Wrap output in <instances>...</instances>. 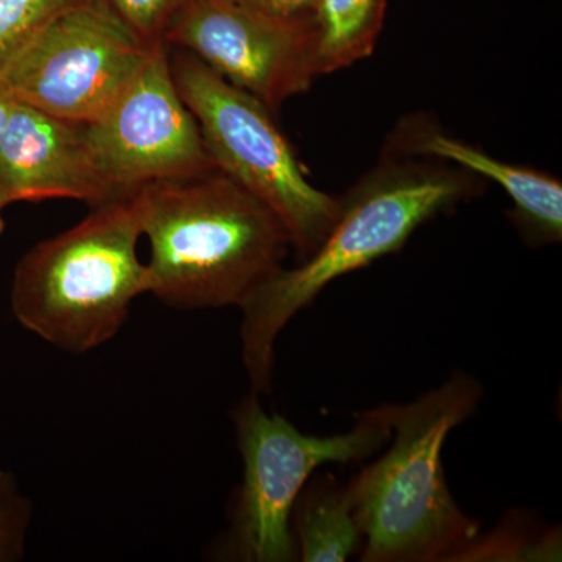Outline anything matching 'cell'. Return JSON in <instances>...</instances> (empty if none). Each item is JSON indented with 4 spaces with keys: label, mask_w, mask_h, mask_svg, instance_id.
Wrapping results in <instances>:
<instances>
[{
    "label": "cell",
    "mask_w": 562,
    "mask_h": 562,
    "mask_svg": "<svg viewBox=\"0 0 562 562\" xmlns=\"http://www.w3.org/2000/svg\"><path fill=\"white\" fill-rule=\"evenodd\" d=\"M146 43H166L173 16L187 0H103Z\"/></svg>",
    "instance_id": "e0dca14e"
},
{
    "label": "cell",
    "mask_w": 562,
    "mask_h": 562,
    "mask_svg": "<svg viewBox=\"0 0 562 562\" xmlns=\"http://www.w3.org/2000/svg\"><path fill=\"white\" fill-rule=\"evenodd\" d=\"M277 113L319 79L313 14L277 16L228 0H187L165 35Z\"/></svg>",
    "instance_id": "9c48e42d"
},
{
    "label": "cell",
    "mask_w": 562,
    "mask_h": 562,
    "mask_svg": "<svg viewBox=\"0 0 562 562\" xmlns=\"http://www.w3.org/2000/svg\"><path fill=\"white\" fill-rule=\"evenodd\" d=\"M266 10L277 16H303L313 14L317 0H262Z\"/></svg>",
    "instance_id": "ac0fdd59"
},
{
    "label": "cell",
    "mask_w": 562,
    "mask_h": 562,
    "mask_svg": "<svg viewBox=\"0 0 562 562\" xmlns=\"http://www.w3.org/2000/svg\"><path fill=\"white\" fill-rule=\"evenodd\" d=\"M479 177L450 162L391 150L347 192L330 232L305 260L281 268L244 302L243 361L255 394L271 390L276 342L328 284L401 250L432 217L479 194Z\"/></svg>",
    "instance_id": "6da1fadb"
},
{
    "label": "cell",
    "mask_w": 562,
    "mask_h": 562,
    "mask_svg": "<svg viewBox=\"0 0 562 562\" xmlns=\"http://www.w3.org/2000/svg\"><path fill=\"white\" fill-rule=\"evenodd\" d=\"M386 9L387 0H317L313 18L321 77L371 57Z\"/></svg>",
    "instance_id": "4fadbf2b"
},
{
    "label": "cell",
    "mask_w": 562,
    "mask_h": 562,
    "mask_svg": "<svg viewBox=\"0 0 562 562\" xmlns=\"http://www.w3.org/2000/svg\"><path fill=\"white\" fill-rule=\"evenodd\" d=\"M11 203H14V199L11 198L9 192L0 190V236H2L3 231H5V221H3V210H5L7 206L11 205Z\"/></svg>",
    "instance_id": "ffe728a7"
},
{
    "label": "cell",
    "mask_w": 562,
    "mask_h": 562,
    "mask_svg": "<svg viewBox=\"0 0 562 562\" xmlns=\"http://www.w3.org/2000/svg\"><path fill=\"white\" fill-rule=\"evenodd\" d=\"M157 46L103 0H85L44 27L2 69L0 81L14 101L90 124L127 90Z\"/></svg>",
    "instance_id": "52a82bcc"
},
{
    "label": "cell",
    "mask_w": 562,
    "mask_h": 562,
    "mask_svg": "<svg viewBox=\"0 0 562 562\" xmlns=\"http://www.w3.org/2000/svg\"><path fill=\"white\" fill-rule=\"evenodd\" d=\"M13 95L7 90L5 85L0 81V138H2L3 131H5L7 121H9L10 111L13 109Z\"/></svg>",
    "instance_id": "d6986e66"
},
{
    "label": "cell",
    "mask_w": 562,
    "mask_h": 562,
    "mask_svg": "<svg viewBox=\"0 0 562 562\" xmlns=\"http://www.w3.org/2000/svg\"><path fill=\"white\" fill-rule=\"evenodd\" d=\"M228 2L238 3V5L243 7H249V9L266 10L265 2H262V0H228Z\"/></svg>",
    "instance_id": "44dd1931"
},
{
    "label": "cell",
    "mask_w": 562,
    "mask_h": 562,
    "mask_svg": "<svg viewBox=\"0 0 562 562\" xmlns=\"http://www.w3.org/2000/svg\"><path fill=\"white\" fill-rule=\"evenodd\" d=\"M391 150L460 166L486 177L508 194L520 231L535 244L562 239V184L549 173L498 160L486 151L419 121L405 122L395 133Z\"/></svg>",
    "instance_id": "8fae6325"
},
{
    "label": "cell",
    "mask_w": 562,
    "mask_h": 562,
    "mask_svg": "<svg viewBox=\"0 0 562 562\" xmlns=\"http://www.w3.org/2000/svg\"><path fill=\"white\" fill-rule=\"evenodd\" d=\"M85 0H0V72L44 27Z\"/></svg>",
    "instance_id": "9a60e30c"
},
{
    "label": "cell",
    "mask_w": 562,
    "mask_h": 562,
    "mask_svg": "<svg viewBox=\"0 0 562 562\" xmlns=\"http://www.w3.org/2000/svg\"><path fill=\"white\" fill-rule=\"evenodd\" d=\"M169 60L216 168L279 217L297 260H305L330 232L341 201L308 180L265 103L191 52L177 47Z\"/></svg>",
    "instance_id": "5b68a950"
},
{
    "label": "cell",
    "mask_w": 562,
    "mask_h": 562,
    "mask_svg": "<svg viewBox=\"0 0 562 562\" xmlns=\"http://www.w3.org/2000/svg\"><path fill=\"white\" fill-rule=\"evenodd\" d=\"M138 190L92 206L76 227L36 244L14 271L11 310L44 341L85 353L114 338L150 288L139 260Z\"/></svg>",
    "instance_id": "277c9868"
},
{
    "label": "cell",
    "mask_w": 562,
    "mask_h": 562,
    "mask_svg": "<svg viewBox=\"0 0 562 562\" xmlns=\"http://www.w3.org/2000/svg\"><path fill=\"white\" fill-rule=\"evenodd\" d=\"M150 294L179 310L241 306L283 268L279 217L220 169L138 188Z\"/></svg>",
    "instance_id": "7a4b0ae2"
},
{
    "label": "cell",
    "mask_w": 562,
    "mask_h": 562,
    "mask_svg": "<svg viewBox=\"0 0 562 562\" xmlns=\"http://www.w3.org/2000/svg\"><path fill=\"white\" fill-rule=\"evenodd\" d=\"M233 420L244 471L225 549L249 562L297 560L292 509L313 473L330 462L364 460L392 436L387 405L362 413L350 431L313 436L286 417L266 413L255 392L243 398Z\"/></svg>",
    "instance_id": "8992f818"
},
{
    "label": "cell",
    "mask_w": 562,
    "mask_h": 562,
    "mask_svg": "<svg viewBox=\"0 0 562 562\" xmlns=\"http://www.w3.org/2000/svg\"><path fill=\"white\" fill-rule=\"evenodd\" d=\"M31 502L21 495L11 473L0 468V561L20 560L31 524Z\"/></svg>",
    "instance_id": "2e32d148"
},
{
    "label": "cell",
    "mask_w": 562,
    "mask_h": 562,
    "mask_svg": "<svg viewBox=\"0 0 562 562\" xmlns=\"http://www.w3.org/2000/svg\"><path fill=\"white\" fill-rule=\"evenodd\" d=\"M81 125L95 168L117 195L151 181L217 171L194 114L177 91L168 43L155 47L99 120Z\"/></svg>",
    "instance_id": "ba28073f"
},
{
    "label": "cell",
    "mask_w": 562,
    "mask_h": 562,
    "mask_svg": "<svg viewBox=\"0 0 562 562\" xmlns=\"http://www.w3.org/2000/svg\"><path fill=\"white\" fill-rule=\"evenodd\" d=\"M482 397V384L458 372L408 405H387L390 449L346 486L362 536L361 561H452L480 535V524L447 486L442 449Z\"/></svg>",
    "instance_id": "3957f363"
},
{
    "label": "cell",
    "mask_w": 562,
    "mask_h": 562,
    "mask_svg": "<svg viewBox=\"0 0 562 562\" xmlns=\"http://www.w3.org/2000/svg\"><path fill=\"white\" fill-rule=\"evenodd\" d=\"M291 530L303 562H344L361 553L362 536L346 486L328 473L312 476L299 494Z\"/></svg>",
    "instance_id": "7c38bea8"
},
{
    "label": "cell",
    "mask_w": 562,
    "mask_h": 562,
    "mask_svg": "<svg viewBox=\"0 0 562 562\" xmlns=\"http://www.w3.org/2000/svg\"><path fill=\"white\" fill-rule=\"evenodd\" d=\"M561 532L528 530L522 520H505L490 535L480 532L473 541L454 554L452 561H560Z\"/></svg>",
    "instance_id": "5bb4252c"
},
{
    "label": "cell",
    "mask_w": 562,
    "mask_h": 562,
    "mask_svg": "<svg viewBox=\"0 0 562 562\" xmlns=\"http://www.w3.org/2000/svg\"><path fill=\"white\" fill-rule=\"evenodd\" d=\"M0 190L14 202L77 199L98 206L120 198L95 168L83 125L18 101L0 138Z\"/></svg>",
    "instance_id": "30bf717a"
}]
</instances>
